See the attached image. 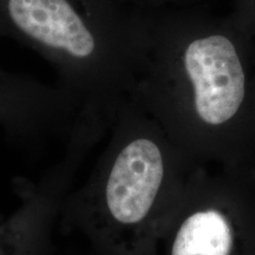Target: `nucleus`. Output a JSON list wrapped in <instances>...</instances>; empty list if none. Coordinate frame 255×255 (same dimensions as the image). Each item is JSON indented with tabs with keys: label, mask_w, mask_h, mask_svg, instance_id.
Returning <instances> with one entry per match:
<instances>
[{
	"label": "nucleus",
	"mask_w": 255,
	"mask_h": 255,
	"mask_svg": "<svg viewBox=\"0 0 255 255\" xmlns=\"http://www.w3.org/2000/svg\"><path fill=\"white\" fill-rule=\"evenodd\" d=\"M0 37L51 63L83 119L105 130L135 89L142 58L136 7L107 0H0Z\"/></svg>",
	"instance_id": "obj_1"
},
{
	"label": "nucleus",
	"mask_w": 255,
	"mask_h": 255,
	"mask_svg": "<svg viewBox=\"0 0 255 255\" xmlns=\"http://www.w3.org/2000/svg\"><path fill=\"white\" fill-rule=\"evenodd\" d=\"M91 173L60 206L58 226L117 255H137L161 222L170 163L148 111L128 97Z\"/></svg>",
	"instance_id": "obj_2"
},
{
	"label": "nucleus",
	"mask_w": 255,
	"mask_h": 255,
	"mask_svg": "<svg viewBox=\"0 0 255 255\" xmlns=\"http://www.w3.org/2000/svg\"><path fill=\"white\" fill-rule=\"evenodd\" d=\"M95 137L78 132L65 143L64 155L36 181L15 177L12 189L18 205L0 219V255H39L58 225L60 206L75 186V178Z\"/></svg>",
	"instance_id": "obj_3"
},
{
	"label": "nucleus",
	"mask_w": 255,
	"mask_h": 255,
	"mask_svg": "<svg viewBox=\"0 0 255 255\" xmlns=\"http://www.w3.org/2000/svg\"><path fill=\"white\" fill-rule=\"evenodd\" d=\"M84 123L78 105L59 85L51 87L0 68V129L18 146L68 142Z\"/></svg>",
	"instance_id": "obj_4"
},
{
	"label": "nucleus",
	"mask_w": 255,
	"mask_h": 255,
	"mask_svg": "<svg viewBox=\"0 0 255 255\" xmlns=\"http://www.w3.org/2000/svg\"><path fill=\"white\" fill-rule=\"evenodd\" d=\"M194 117L221 126L237 114L245 97V75L233 43L221 34L194 37L180 55Z\"/></svg>",
	"instance_id": "obj_5"
},
{
	"label": "nucleus",
	"mask_w": 255,
	"mask_h": 255,
	"mask_svg": "<svg viewBox=\"0 0 255 255\" xmlns=\"http://www.w3.org/2000/svg\"><path fill=\"white\" fill-rule=\"evenodd\" d=\"M233 233L226 216L212 208L191 210L178 223L170 255H229Z\"/></svg>",
	"instance_id": "obj_6"
},
{
	"label": "nucleus",
	"mask_w": 255,
	"mask_h": 255,
	"mask_svg": "<svg viewBox=\"0 0 255 255\" xmlns=\"http://www.w3.org/2000/svg\"><path fill=\"white\" fill-rule=\"evenodd\" d=\"M107 1L115 2V4L123 6H131V7H135L136 4H139V2L144 1V0H107Z\"/></svg>",
	"instance_id": "obj_7"
},
{
	"label": "nucleus",
	"mask_w": 255,
	"mask_h": 255,
	"mask_svg": "<svg viewBox=\"0 0 255 255\" xmlns=\"http://www.w3.org/2000/svg\"><path fill=\"white\" fill-rule=\"evenodd\" d=\"M2 216H4V215H2L1 213H0V219H2Z\"/></svg>",
	"instance_id": "obj_8"
}]
</instances>
